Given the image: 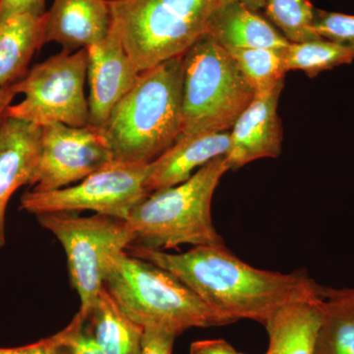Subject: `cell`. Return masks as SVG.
Returning <instances> with one entry per match:
<instances>
[{
  "instance_id": "obj_25",
  "label": "cell",
  "mask_w": 354,
  "mask_h": 354,
  "mask_svg": "<svg viewBox=\"0 0 354 354\" xmlns=\"http://www.w3.org/2000/svg\"><path fill=\"white\" fill-rule=\"evenodd\" d=\"M66 354H106L95 342L87 326V318L76 314L67 326Z\"/></svg>"
},
{
  "instance_id": "obj_10",
  "label": "cell",
  "mask_w": 354,
  "mask_h": 354,
  "mask_svg": "<svg viewBox=\"0 0 354 354\" xmlns=\"http://www.w3.org/2000/svg\"><path fill=\"white\" fill-rule=\"evenodd\" d=\"M113 162L101 130L50 123L41 127L38 164L29 185L38 192L62 189Z\"/></svg>"
},
{
  "instance_id": "obj_7",
  "label": "cell",
  "mask_w": 354,
  "mask_h": 354,
  "mask_svg": "<svg viewBox=\"0 0 354 354\" xmlns=\"http://www.w3.org/2000/svg\"><path fill=\"white\" fill-rule=\"evenodd\" d=\"M38 216L41 227L57 236L66 253L72 286L79 297V312L85 318L92 311L104 286L109 260L125 252L135 241L127 220L95 214L48 213Z\"/></svg>"
},
{
  "instance_id": "obj_24",
  "label": "cell",
  "mask_w": 354,
  "mask_h": 354,
  "mask_svg": "<svg viewBox=\"0 0 354 354\" xmlns=\"http://www.w3.org/2000/svg\"><path fill=\"white\" fill-rule=\"evenodd\" d=\"M312 28L320 38L354 48V15L316 9Z\"/></svg>"
},
{
  "instance_id": "obj_17",
  "label": "cell",
  "mask_w": 354,
  "mask_h": 354,
  "mask_svg": "<svg viewBox=\"0 0 354 354\" xmlns=\"http://www.w3.org/2000/svg\"><path fill=\"white\" fill-rule=\"evenodd\" d=\"M48 14L24 13L0 22V88L20 82L37 51L46 44Z\"/></svg>"
},
{
  "instance_id": "obj_32",
  "label": "cell",
  "mask_w": 354,
  "mask_h": 354,
  "mask_svg": "<svg viewBox=\"0 0 354 354\" xmlns=\"http://www.w3.org/2000/svg\"><path fill=\"white\" fill-rule=\"evenodd\" d=\"M353 291H354V288H353Z\"/></svg>"
},
{
  "instance_id": "obj_23",
  "label": "cell",
  "mask_w": 354,
  "mask_h": 354,
  "mask_svg": "<svg viewBox=\"0 0 354 354\" xmlns=\"http://www.w3.org/2000/svg\"><path fill=\"white\" fill-rule=\"evenodd\" d=\"M266 18L290 43L320 38L313 31L316 8L310 0H266Z\"/></svg>"
},
{
  "instance_id": "obj_11",
  "label": "cell",
  "mask_w": 354,
  "mask_h": 354,
  "mask_svg": "<svg viewBox=\"0 0 354 354\" xmlns=\"http://www.w3.org/2000/svg\"><path fill=\"white\" fill-rule=\"evenodd\" d=\"M88 127L104 130L113 109L132 90L141 72L113 25L104 41L87 48Z\"/></svg>"
},
{
  "instance_id": "obj_22",
  "label": "cell",
  "mask_w": 354,
  "mask_h": 354,
  "mask_svg": "<svg viewBox=\"0 0 354 354\" xmlns=\"http://www.w3.org/2000/svg\"><path fill=\"white\" fill-rule=\"evenodd\" d=\"M283 50L239 48L227 51L234 58L247 83L256 95H259L270 92L285 83L286 72L283 67Z\"/></svg>"
},
{
  "instance_id": "obj_4",
  "label": "cell",
  "mask_w": 354,
  "mask_h": 354,
  "mask_svg": "<svg viewBox=\"0 0 354 354\" xmlns=\"http://www.w3.org/2000/svg\"><path fill=\"white\" fill-rule=\"evenodd\" d=\"M104 288L135 323L179 335L191 328L230 324L171 272L125 252L109 260Z\"/></svg>"
},
{
  "instance_id": "obj_3",
  "label": "cell",
  "mask_w": 354,
  "mask_h": 354,
  "mask_svg": "<svg viewBox=\"0 0 354 354\" xmlns=\"http://www.w3.org/2000/svg\"><path fill=\"white\" fill-rule=\"evenodd\" d=\"M227 171L225 156L218 157L184 183L148 195L127 220L135 236L132 246L165 250L186 244H225L214 225L211 208L214 193Z\"/></svg>"
},
{
  "instance_id": "obj_13",
  "label": "cell",
  "mask_w": 354,
  "mask_h": 354,
  "mask_svg": "<svg viewBox=\"0 0 354 354\" xmlns=\"http://www.w3.org/2000/svg\"><path fill=\"white\" fill-rule=\"evenodd\" d=\"M41 127L6 118L0 127V248L6 244L7 205L15 191L30 184L38 164Z\"/></svg>"
},
{
  "instance_id": "obj_15",
  "label": "cell",
  "mask_w": 354,
  "mask_h": 354,
  "mask_svg": "<svg viewBox=\"0 0 354 354\" xmlns=\"http://www.w3.org/2000/svg\"><path fill=\"white\" fill-rule=\"evenodd\" d=\"M230 132H207L181 136L149 165L145 188L149 195L184 183L212 160L227 155Z\"/></svg>"
},
{
  "instance_id": "obj_21",
  "label": "cell",
  "mask_w": 354,
  "mask_h": 354,
  "mask_svg": "<svg viewBox=\"0 0 354 354\" xmlns=\"http://www.w3.org/2000/svg\"><path fill=\"white\" fill-rule=\"evenodd\" d=\"M353 60V46H344L323 38L304 43H290L283 50L286 72L300 70L310 78H314L326 70L351 64Z\"/></svg>"
},
{
  "instance_id": "obj_14",
  "label": "cell",
  "mask_w": 354,
  "mask_h": 354,
  "mask_svg": "<svg viewBox=\"0 0 354 354\" xmlns=\"http://www.w3.org/2000/svg\"><path fill=\"white\" fill-rule=\"evenodd\" d=\"M46 14V44L69 53L104 41L113 25L109 0H53Z\"/></svg>"
},
{
  "instance_id": "obj_9",
  "label": "cell",
  "mask_w": 354,
  "mask_h": 354,
  "mask_svg": "<svg viewBox=\"0 0 354 354\" xmlns=\"http://www.w3.org/2000/svg\"><path fill=\"white\" fill-rule=\"evenodd\" d=\"M149 165L113 162L76 185L48 192L28 191L21 198V208L37 216L92 211L127 220L149 195L145 188Z\"/></svg>"
},
{
  "instance_id": "obj_6",
  "label": "cell",
  "mask_w": 354,
  "mask_h": 354,
  "mask_svg": "<svg viewBox=\"0 0 354 354\" xmlns=\"http://www.w3.org/2000/svg\"><path fill=\"white\" fill-rule=\"evenodd\" d=\"M255 95L230 53L206 32L183 53L179 137L230 132Z\"/></svg>"
},
{
  "instance_id": "obj_18",
  "label": "cell",
  "mask_w": 354,
  "mask_h": 354,
  "mask_svg": "<svg viewBox=\"0 0 354 354\" xmlns=\"http://www.w3.org/2000/svg\"><path fill=\"white\" fill-rule=\"evenodd\" d=\"M323 306L324 297L277 310L264 323L269 337L265 354H313Z\"/></svg>"
},
{
  "instance_id": "obj_16",
  "label": "cell",
  "mask_w": 354,
  "mask_h": 354,
  "mask_svg": "<svg viewBox=\"0 0 354 354\" xmlns=\"http://www.w3.org/2000/svg\"><path fill=\"white\" fill-rule=\"evenodd\" d=\"M207 34L227 50L239 48L283 50L290 44L267 18L241 3L216 7Z\"/></svg>"
},
{
  "instance_id": "obj_19",
  "label": "cell",
  "mask_w": 354,
  "mask_h": 354,
  "mask_svg": "<svg viewBox=\"0 0 354 354\" xmlns=\"http://www.w3.org/2000/svg\"><path fill=\"white\" fill-rule=\"evenodd\" d=\"M87 326L106 354H139L144 328L135 323L102 288L87 318Z\"/></svg>"
},
{
  "instance_id": "obj_12",
  "label": "cell",
  "mask_w": 354,
  "mask_h": 354,
  "mask_svg": "<svg viewBox=\"0 0 354 354\" xmlns=\"http://www.w3.org/2000/svg\"><path fill=\"white\" fill-rule=\"evenodd\" d=\"M283 87L285 83L270 92L255 95L234 123L225 155L230 169L236 171L254 160L281 155L283 131L278 106Z\"/></svg>"
},
{
  "instance_id": "obj_29",
  "label": "cell",
  "mask_w": 354,
  "mask_h": 354,
  "mask_svg": "<svg viewBox=\"0 0 354 354\" xmlns=\"http://www.w3.org/2000/svg\"><path fill=\"white\" fill-rule=\"evenodd\" d=\"M189 354H244L239 353L225 339H205L193 342Z\"/></svg>"
},
{
  "instance_id": "obj_5",
  "label": "cell",
  "mask_w": 354,
  "mask_h": 354,
  "mask_svg": "<svg viewBox=\"0 0 354 354\" xmlns=\"http://www.w3.org/2000/svg\"><path fill=\"white\" fill-rule=\"evenodd\" d=\"M113 25L140 72L183 55L208 31L218 0H109Z\"/></svg>"
},
{
  "instance_id": "obj_28",
  "label": "cell",
  "mask_w": 354,
  "mask_h": 354,
  "mask_svg": "<svg viewBox=\"0 0 354 354\" xmlns=\"http://www.w3.org/2000/svg\"><path fill=\"white\" fill-rule=\"evenodd\" d=\"M46 12V0H0V22L17 14Z\"/></svg>"
},
{
  "instance_id": "obj_20",
  "label": "cell",
  "mask_w": 354,
  "mask_h": 354,
  "mask_svg": "<svg viewBox=\"0 0 354 354\" xmlns=\"http://www.w3.org/2000/svg\"><path fill=\"white\" fill-rule=\"evenodd\" d=\"M323 317L313 354H354V291L323 288Z\"/></svg>"
},
{
  "instance_id": "obj_26",
  "label": "cell",
  "mask_w": 354,
  "mask_h": 354,
  "mask_svg": "<svg viewBox=\"0 0 354 354\" xmlns=\"http://www.w3.org/2000/svg\"><path fill=\"white\" fill-rule=\"evenodd\" d=\"M66 353V330L58 332L48 339L18 346V348H0V354H65Z\"/></svg>"
},
{
  "instance_id": "obj_8",
  "label": "cell",
  "mask_w": 354,
  "mask_h": 354,
  "mask_svg": "<svg viewBox=\"0 0 354 354\" xmlns=\"http://www.w3.org/2000/svg\"><path fill=\"white\" fill-rule=\"evenodd\" d=\"M87 66V48L72 53L62 50L35 65L25 78L11 86L16 95H25V99L11 104L6 118L39 127L57 122L73 127H88Z\"/></svg>"
},
{
  "instance_id": "obj_2",
  "label": "cell",
  "mask_w": 354,
  "mask_h": 354,
  "mask_svg": "<svg viewBox=\"0 0 354 354\" xmlns=\"http://www.w3.org/2000/svg\"><path fill=\"white\" fill-rule=\"evenodd\" d=\"M183 55L144 70L102 133L113 160L151 164L183 131Z\"/></svg>"
},
{
  "instance_id": "obj_1",
  "label": "cell",
  "mask_w": 354,
  "mask_h": 354,
  "mask_svg": "<svg viewBox=\"0 0 354 354\" xmlns=\"http://www.w3.org/2000/svg\"><path fill=\"white\" fill-rule=\"evenodd\" d=\"M129 249L130 255L171 272L230 324L248 319L264 325L285 305L323 297V286L305 272L257 269L236 257L225 244L193 247L183 253L138 246Z\"/></svg>"
},
{
  "instance_id": "obj_30",
  "label": "cell",
  "mask_w": 354,
  "mask_h": 354,
  "mask_svg": "<svg viewBox=\"0 0 354 354\" xmlns=\"http://www.w3.org/2000/svg\"><path fill=\"white\" fill-rule=\"evenodd\" d=\"M15 97L16 94L11 87L0 88V127L6 120L7 109L11 106Z\"/></svg>"
},
{
  "instance_id": "obj_31",
  "label": "cell",
  "mask_w": 354,
  "mask_h": 354,
  "mask_svg": "<svg viewBox=\"0 0 354 354\" xmlns=\"http://www.w3.org/2000/svg\"><path fill=\"white\" fill-rule=\"evenodd\" d=\"M230 3H241L256 12H260L265 8L266 0H218L216 7L227 6Z\"/></svg>"
},
{
  "instance_id": "obj_27",
  "label": "cell",
  "mask_w": 354,
  "mask_h": 354,
  "mask_svg": "<svg viewBox=\"0 0 354 354\" xmlns=\"http://www.w3.org/2000/svg\"><path fill=\"white\" fill-rule=\"evenodd\" d=\"M177 335L157 328L144 329L139 354H172Z\"/></svg>"
}]
</instances>
